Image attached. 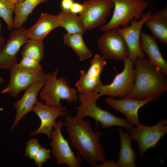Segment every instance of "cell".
Returning a JSON list of instances; mask_svg holds the SVG:
<instances>
[{"instance_id":"d6a6232c","label":"cell","mask_w":167,"mask_h":167,"mask_svg":"<svg viewBox=\"0 0 167 167\" xmlns=\"http://www.w3.org/2000/svg\"><path fill=\"white\" fill-rule=\"evenodd\" d=\"M5 44V38L0 33V52L3 48Z\"/></svg>"},{"instance_id":"603a6c76","label":"cell","mask_w":167,"mask_h":167,"mask_svg":"<svg viewBox=\"0 0 167 167\" xmlns=\"http://www.w3.org/2000/svg\"><path fill=\"white\" fill-rule=\"evenodd\" d=\"M63 42L74 50L81 61L90 58L92 56V53L85 44L82 34L67 33L64 36Z\"/></svg>"},{"instance_id":"ffe728a7","label":"cell","mask_w":167,"mask_h":167,"mask_svg":"<svg viewBox=\"0 0 167 167\" xmlns=\"http://www.w3.org/2000/svg\"><path fill=\"white\" fill-rule=\"evenodd\" d=\"M144 24L152 36L165 45H167V7L152 14Z\"/></svg>"},{"instance_id":"5bb4252c","label":"cell","mask_w":167,"mask_h":167,"mask_svg":"<svg viewBox=\"0 0 167 167\" xmlns=\"http://www.w3.org/2000/svg\"><path fill=\"white\" fill-rule=\"evenodd\" d=\"M90 64L87 72L83 70L80 71L79 79L75 84L80 93L93 92L97 86L103 84L100 76L107 64L106 60L102 56L96 54Z\"/></svg>"},{"instance_id":"30bf717a","label":"cell","mask_w":167,"mask_h":167,"mask_svg":"<svg viewBox=\"0 0 167 167\" xmlns=\"http://www.w3.org/2000/svg\"><path fill=\"white\" fill-rule=\"evenodd\" d=\"M63 125L64 123L60 121L55 122L54 126V130L51 135V152L58 165L62 164L69 167H80L83 160L75 155L68 141L62 135L61 130Z\"/></svg>"},{"instance_id":"2e32d148","label":"cell","mask_w":167,"mask_h":167,"mask_svg":"<svg viewBox=\"0 0 167 167\" xmlns=\"http://www.w3.org/2000/svg\"><path fill=\"white\" fill-rule=\"evenodd\" d=\"M158 98L153 96L142 100H137L130 98L118 99L109 97L106 98L105 101L108 105L115 110L123 114L133 125L137 126L141 124L138 114L139 108Z\"/></svg>"},{"instance_id":"1f68e13d","label":"cell","mask_w":167,"mask_h":167,"mask_svg":"<svg viewBox=\"0 0 167 167\" xmlns=\"http://www.w3.org/2000/svg\"><path fill=\"white\" fill-rule=\"evenodd\" d=\"M74 2L73 0H62L61 2V6L62 10L70 11Z\"/></svg>"},{"instance_id":"44dd1931","label":"cell","mask_w":167,"mask_h":167,"mask_svg":"<svg viewBox=\"0 0 167 167\" xmlns=\"http://www.w3.org/2000/svg\"><path fill=\"white\" fill-rule=\"evenodd\" d=\"M120 135L121 147L118 152L119 159L117 162L119 167H135L136 152L132 148L131 142L132 138L128 132H124L118 128Z\"/></svg>"},{"instance_id":"d6986e66","label":"cell","mask_w":167,"mask_h":167,"mask_svg":"<svg viewBox=\"0 0 167 167\" xmlns=\"http://www.w3.org/2000/svg\"><path fill=\"white\" fill-rule=\"evenodd\" d=\"M61 21L59 15L45 13L41 14L37 21L26 29L29 39L43 40L50 32L59 27Z\"/></svg>"},{"instance_id":"ba28073f","label":"cell","mask_w":167,"mask_h":167,"mask_svg":"<svg viewBox=\"0 0 167 167\" xmlns=\"http://www.w3.org/2000/svg\"><path fill=\"white\" fill-rule=\"evenodd\" d=\"M82 4L83 9L79 16L86 31L105 24L114 6L111 0H87Z\"/></svg>"},{"instance_id":"9c48e42d","label":"cell","mask_w":167,"mask_h":167,"mask_svg":"<svg viewBox=\"0 0 167 167\" xmlns=\"http://www.w3.org/2000/svg\"><path fill=\"white\" fill-rule=\"evenodd\" d=\"M97 41L98 49L105 60L123 61L129 55L126 44L118 29L104 32Z\"/></svg>"},{"instance_id":"e0dca14e","label":"cell","mask_w":167,"mask_h":167,"mask_svg":"<svg viewBox=\"0 0 167 167\" xmlns=\"http://www.w3.org/2000/svg\"><path fill=\"white\" fill-rule=\"evenodd\" d=\"M46 79L35 83L26 89L22 98L16 101L14 105L16 110L15 120L9 131L14 129L27 113L32 110L37 103V96L40 91L46 83Z\"/></svg>"},{"instance_id":"836d02e7","label":"cell","mask_w":167,"mask_h":167,"mask_svg":"<svg viewBox=\"0 0 167 167\" xmlns=\"http://www.w3.org/2000/svg\"><path fill=\"white\" fill-rule=\"evenodd\" d=\"M8 3L12 5H16L18 3L19 0H5Z\"/></svg>"},{"instance_id":"6da1fadb","label":"cell","mask_w":167,"mask_h":167,"mask_svg":"<svg viewBox=\"0 0 167 167\" xmlns=\"http://www.w3.org/2000/svg\"><path fill=\"white\" fill-rule=\"evenodd\" d=\"M64 123L68 139L72 146L77 150L78 157L82 156L92 167L106 160L102 145L100 143L102 133L93 131L89 121L76 116L67 115Z\"/></svg>"},{"instance_id":"7c38bea8","label":"cell","mask_w":167,"mask_h":167,"mask_svg":"<svg viewBox=\"0 0 167 167\" xmlns=\"http://www.w3.org/2000/svg\"><path fill=\"white\" fill-rule=\"evenodd\" d=\"M151 15L152 12L149 11L144 14L140 20L138 21L134 19L130 21V25L125 28H117L127 45L129 50L128 57L133 62L137 58H145L146 55L140 46V36L143 25Z\"/></svg>"},{"instance_id":"52a82bcc","label":"cell","mask_w":167,"mask_h":167,"mask_svg":"<svg viewBox=\"0 0 167 167\" xmlns=\"http://www.w3.org/2000/svg\"><path fill=\"white\" fill-rule=\"evenodd\" d=\"M128 133L132 139L138 142L139 154L143 156L148 149L156 148L160 140L167 133V119H161L152 126L141 123L136 127L132 126Z\"/></svg>"},{"instance_id":"d4e9b609","label":"cell","mask_w":167,"mask_h":167,"mask_svg":"<svg viewBox=\"0 0 167 167\" xmlns=\"http://www.w3.org/2000/svg\"><path fill=\"white\" fill-rule=\"evenodd\" d=\"M44 49L43 40L29 39L24 44L20 54L22 57H27L40 62L44 57Z\"/></svg>"},{"instance_id":"f1b7e54d","label":"cell","mask_w":167,"mask_h":167,"mask_svg":"<svg viewBox=\"0 0 167 167\" xmlns=\"http://www.w3.org/2000/svg\"><path fill=\"white\" fill-rule=\"evenodd\" d=\"M50 151L49 149L41 147L33 159L35 164L39 167H41L44 162L50 159L51 157Z\"/></svg>"},{"instance_id":"7a4b0ae2","label":"cell","mask_w":167,"mask_h":167,"mask_svg":"<svg viewBox=\"0 0 167 167\" xmlns=\"http://www.w3.org/2000/svg\"><path fill=\"white\" fill-rule=\"evenodd\" d=\"M135 68L134 86L124 98L142 100L153 96H163L167 91V78L148 59L137 58L133 62Z\"/></svg>"},{"instance_id":"e575fe53","label":"cell","mask_w":167,"mask_h":167,"mask_svg":"<svg viewBox=\"0 0 167 167\" xmlns=\"http://www.w3.org/2000/svg\"><path fill=\"white\" fill-rule=\"evenodd\" d=\"M4 82L3 78L0 75V84H3Z\"/></svg>"},{"instance_id":"ac0fdd59","label":"cell","mask_w":167,"mask_h":167,"mask_svg":"<svg viewBox=\"0 0 167 167\" xmlns=\"http://www.w3.org/2000/svg\"><path fill=\"white\" fill-rule=\"evenodd\" d=\"M140 44L142 51L148 55L150 64L159 68L166 76L167 62L162 55L156 39L152 35L141 31Z\"/></svg>"},{"instance_id":"cb8c5ba5","label":"cell","mask_w":167,"mask_h":167,"mask_svg":"<svg viewBox=\"0 0 167 167\" xmlns=\"http://www.w3.org/2000/svg\"><path fill=\"white\" fill-rule=\"evenodd\" d=\"M58 15L61 22L59 27L64 28L67 33L83 34L86 31L79 16L70 11L62 10Z\"/></svg>"},{"instance_id":"83f0119b","label":"cell","mask_w":167,"mask_h":167,"mask_svg":"<svg viewBox=\"0 0 167 167\" xmlns=\"http://www.w3.org/2000/svg\"><path fill=\"white\" fill-rule=\"evenodd\" d=\"M17 64L21 68L31 71H36L42 69L40 61L27 57H23L20 62Z\"/></svg>"},{"instance_id":"7402d4cb","label":"cell","mask_w":167,"mask_h":167,"mask_svg":"<svg viewBox=\"0 0 167 167\" xmlns=\"http://www.w3.org/2000/svg\"><path fill=\"white\" fill-rule=\"evenodd\" d=\"M48 0H24L15 5L14 13L13 28L15 29L22 27L27 21L28 16L39 4L46 2Z\"/></svg>"},{"instance_id":"3957f363","label":"cell","mask_w":167,"mask_h":167,"mask_svg":"<svg viewBox=\"0 0 167 167\" xmlns=\"http://www.w3.org/2000/svg\"><path fill=\"white\" fill-rule=\"evenodd\" d=\"M101 96L94 92L80 93L79 99L80 105L77 107L76 116L82 118L90 117L96 121V126L101 123L102 128L105 129L112 126H120L125 128L129 132L133 125L126 118L116 116L109 112L98 106L96 102Z\"/></svg>"},{"instance_id":"9a60e30c","label":"cell","mask_w":167,"mask_h":167,"mask_svg":"<svg viewBox=\"0 0 167 167\" xmlns=\"http://www.w3.org/2000/svg\"><path fill=\"white\" fill-rule=\"evenodd\" d=\"M65 110L62 106H51L38 101L34 105L32 111L39 117L41 124L38 129L31 133L30 135H35L44 134L49 139H51V132L56 120L59 116L67 115V113Z\"/></svg>"},{"instance_id":"8992f818","label":"cell","mask_w":167,"mask_h":167,"mask_svg":"<svg viewBox=\"0 0 167 167\" xmlns=\"http://www.w3.org/2000/svg\"><path fill=\"white\" fill-rule=\"evenodd\" d=\"M123 61L124 66L123 71L115 76L112 82L108 85L100 84L93 92L100 96L107 95L121 98H125L131 92L134 86L133 62L128 57Z\"/></svg>"},{"instance_id":"4fadbf2b","label":"cell","mask_w":167,"mask_h":167,"mask_svg":"<svg viewBox=\"0 0 167 167\" xmlns=\"http://www.w3.org/2000/svg\"><path fill=\"white\" fill-rule=\"evenodd\" d=\"M26 27L16 29L11 33L0 52V69H9L17 63V55L21 47L29 39Z\"/></svg>"},{"instance_id":"277c9868","label":"cell","mask_w":167,"mask_h":167,"mask_svg":"<svg viewBox=\"0 0 167 167\" xmlns=\"http://www.w3.org/2000/svg\"><path fill=\"white\" fill-rule=\"evenodd\" d=\"M111 0L114 6L113 15L107 23L100 27V31L117 29L120 26L125 28L134 19L140 20L144 15L143 12L150 4L145 0Z\"/></svg>"},{"instance_id":"484cf974","label":"cell","mask_w":167,"mask_h":167,"mask_svg":"<svg viewBox=\"0 0 167 167\" xmlns=\"http://www.w3.org/2000/svg\"><path fill=\"white\" fill-rule=\"evenodd\" d=\"M15 5L10 4L5 0H0V17L5 21L8 29L11 30L13 28V13Z\"/></svg>"},{"instance_id":"5b68a950","label":"cell","mask_w":167,"mask_h":167,"mask_svg":"<svg viewBox=\"0 0 167 167\" xmlns=\"http://www.w3.org/2000/svg\"><path fill=\"white\" fill-rule=\"evenodd\" d=\"M58 70L57 67L54 71L46 74V83L40 94L42 101L51 106H62L60 103L62 100L68 102L78 101L77 91L69 86L65 78H57Z\"/></svg>"},{"instance_id":"f546056e","label":"cell","mask_w":167,"mask_h":167,"mask_svg":"<svg viewBox=\"0 0 167 167\" xmlns=\"http://www.w3.org/2000/svg\"><path fill=\"white\" fill-rule=\"evenodd\" d=\"M95 167H119L118 165L113 160H105L100 164H96Z\"/></svg>"},{"instance_id":"d590c367","label":"cell","mask_w":167,"mask_h":167,"mask_svg":"<svg viewBox=\"0 0 167 167\" xmlns=\"http://www.w3.org/2000/svg\"><path fill=\"white\" fill-rule=\"evenodd\" d=\"M2 28V24L1 22L0 21V33H1Z\"/></svg>"},{"instance_id":"8fae6325","label":"cell","mask_w":167,"mask_h":167,"mask_svg":"<svg viewBox=\"0 0 167 167\" xmlns=\"http://www.w3.org/2000/svg\"><path fill=\"white\" fill-rule=\"evenodd\" d=\"M17 63L9 69V84L1 92L2 94L7 93L13 97L35 83L45 78L46 75L42 69L36 71L28 70L19 67Z\"/></svg>"},{"instance_id":"4dcf8cb0","label":"cell","mask_w":167,"mask_h":167,"mask_svg":"<svg viewBox=\"0 0 167 167\" xmlns=\"http://www.w3.org/2000/svg\"><path fill=\"white\" fill-rule=\"evenodd\" d=\"M83 9V6L82 4L74 2L73 3L70 11L72 13L77 14L80 13Z\"/></svg>"},{"instance_id":"8d00e7d4","label":"cell","mask_w":167,"mask_h":167,"mask_svg":"<svg viewBox=\"0 0 167 167\" xmlns=\"http://www.w3.org/2000/svg\"><path fill=\"white\" fill-rule=\"evenodd\" d=\"M24 0H19L18 3L21 2Z\"/></svg>"},{"instance_id":"4316f807","label":"cell","mask_w":167,"mask_h":167,"mask_svg":"<svg viewBox=\"0 0 167 167\" xmlns=\"http://www.w3.org/2000/svg\"><path fill=\"white\" fill-rule=\"evenodd\" d=\"M41 147L37 139L32 138L28 140L26 146L25 156L33 159Z\"/></svg>"}]
</instances>
